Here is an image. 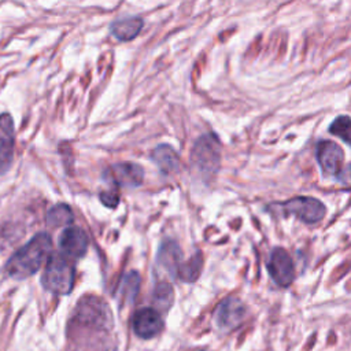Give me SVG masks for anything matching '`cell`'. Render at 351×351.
Instances as JSON below:
<instances>
[{"mask_svg": "<svg viewBox=\"0 0 351 351\" xmlns=\"http://www.w3.org/2000/svg\"><path fill=\"white\" fill-rule=\"evenodd\" d=\"M202 263H203L202 255L196 254L193 258H191L189 261L182 263V266L180 269V273H178V277L184 281H188V282L195 281L200 274Z\"/></svg>", "mask_w": 351, "mask_h": 351, "instance_id": "cell-18", "label": "cell"}, {"mask_svg": "<svg viewBox=\"0 0 351 351\" xmlns=\"http://www.w3.org/2000/svg\"><path fill=\"white\" fill-rule=\"evenodd\" d=\"M103 177L118 186L136 188L143 184L144 170L140 165L133 162H119L106 169Z\"/></svg>", "mask_w": 351, "mask_h": 351, "instance_id": "cell-5", "label": "cell"}, {"mask_svg": "<svg viewBox=\"0 0 351 351\" xmlns=\"http://www.w3.org/2000/svg\"><path fill=\"white\" fill-rule=\"evenodd\" d=\"M336 178H337L341 184L351 186V163H348L347 166H343L341 170L339 171V174L336 176Z\"/></svg>", "mask_w": 351, "mask_h": 351, "instance_id": "cell-20", "label": "cell"}, {"mask_svg": "<svg viewBox=\"0 0 351 351\" xmlns=\"http://www.w3.org/2000/svg\"><path fill=\"white\" fill-rule=\"evenodd\" d=\"M191 162L193 169L203 177L211 178L221 165V143L213 133L200 136L192 148Z\"/></svg>", "mask_w": 351, "mask_h": 351, "instance_id": "cell-2", "label": "cell"}, {"mask_svg": "<svg viewBox=\"0 0 351 351\" xmlns=\"http://www.w3.org/2000/svg\"><path fill=\"white\" fill-rule=\"evenodd\" d=\"M89 240L86 233L78 226H67L59 237L62 254L70 259H80L88 251Z\"/></svg>", "mask_w": 351, "mask_h": 351, "instance_id": "cell-8", "label": "cell"}, {"mask_svg": "<svg viewBox=\"0 0 351 351\" xmlns=\"http://www.w3.org/2000/svg\"><path fill=\"white\" fill-rule=\"evenodd\" d=\"M52 251V239L48 233L40 232L22 245L7 262V274L23 280L40 270Z\"/></svg>", "mask_w": 351, "mask_h": 351, "instance_id": "cell-1", "label": "cell"}, {"mask_svg": "<svg viewBox=\"0 0 351 351\" xmlns=\"http://www.w3.org/2000/svg\"><path fill=\"white\" fill-rule=\"evenodd\" d=\"M329 133L337 136L351 147V118L348 115H339L330 122Z\"/></svg>", "mask_w": 351, "mask_h": 351, "instance_id": "cell-17", "label": "cell"}, {"mask_svg": "<svg viewBox=\"0 0 351 351\" xmlns=\"http://www.w3.org/2000/svg\"><path fill=\"white\" fill-rule=\"evenodd\" d=\"M267 270L273 281L280 287H288L295 278V267L289 254L284 248H273L269 256Z\"/></svg>", "mask_w": 351, "mask_h": 351, "instance_id": "cell-6", "label": "cell"}, {"mask_svg": "<svg viewBox=\"0 0 351 351\" xmlns=\"http://www.w3.org/2000/svg\"><path fill=\"white\" fill-rule=\"evenodd\" d=\"M163 329V321L155 308L144 307L133 315V330L141 339H152Z\"/></svg>", "mask_w": 351, "mask_h": 351, "instance_id": "cell-11", "label": "cell"}, {"mask_svg": "<svg viewBox=\"0 0 351 351\" xmlns=\"http://www.w3.org/2000/svg\"><path fill=\"white\" fill-rule=\"evenodd\" d=\"M315 158L321 170L326 176H337L343 167L344 152L339 144L332 140H321L315 147Z\"/></svg>", "mask_w": 351, "mask_h": 351, "instance_id": "cell-7", "label": "cell"}, {"mask_svg": "<svg viewBox=\"0 0 351 351\" xmlns=\"http://www.w3.org/2000/svg\"><path fill=\"white\" fill-rule=\"evenodd\" d=\"M144 22L141 18L130 16V18L112 22L110 26V30H111V34L119 41H130L140 34Z\"/></svg>", "mask_w": 351, "mask_h": 351, "instance_id": "cell-14", "label": "cell"}, {"mask_svg": "<svg viewBox=\"0 0 351 351\" xmlns=\"http://www.w3.org/2000/svg\"><path fill=\"white\" fill-rule=\"evenodd\" d=\"M151 158L160 170V173L165 176H170L180 170V156L169 144H160L155 147V149L151 154Z\"/></svg>", "mask_w": 351, "mask_h": 351, "instance_id": "cell-13", "label": "cell"}, {"mask_svg": "<svg viewBox=\"0 0 351 351\" xmlns=\"http://www.w3.org/2000/svg\"><path fill=\"white\" fill-rule=\"evenodd\" d=\"M158 261L167 273L173 277H178L180 269L184 263L180 245L174 240H165L159 247Z\"/></svg>", "mask_w": 351, "mask_h": 351, "instance_id": "cell-12", "label": "cell"}, {"mask_svg": "<svg viewBox=\"0 0 351 351\" xmlns=\"http://www.w3.org/2000/svg\"><path fill=\"white\" fill-rule=\"evenodd\" d=\"M245 315V306L237 298H226L222 300L215 311V322L217 325L223 329L229 330L241 324Z\"/></svg>", "mask_w": 351, "mask_h": 351, "instance_id": "cell-10", "label": "cell"}, {"mask_svg": "<svg viewBox=\"0 0 351 351\" xmlns=\"http://www.w3.org/2000/svg\"><path fill=\"white\" fill-rule=\"evenodd\" d=\"M154 304L158 310L167 311L174 300V291L169 282H159L154 291Z\"/></svg>", "mask_w": 351, "mask_h": 351, "instance_id": "cell-16", "label": "cell"}, {"mask_svg": "<svg viewBox=\"0 0 351 351\" xmlns=\"http://www.w3.org/2000/svg\"><path fill=\"white\" fill-rule=\"evenodd\" d=\"M100 200L103 202L104 206L107 207H115L118 204V193L114 192V191H110V192H101L100 193Z\"/></svg>", "mask_w": 351, "mask_h": 351, "instance_id": "cell-19", "label": "cell"}, {"mask_svg": "<svg viewBox=\"0 0 351 351\" xmlns=\"http://www.w3.org/2000/svg\"><path fill=\"white\" fill-rule=\"evenodd\" d=\"M15 145L14 119L8 112L0 114V174L7 173L12 163Z\"/></svg>", "mask_w": 351, "mask_h": 351, "instance_id": "cell-9", "label": "cell"}, {"mask_svg": "<svg viewBox=\"0 0 351 351\" xmlns=\"http://www.w3.org/2000/svg\"><path fill=\"white\" fill-rule=\"evenodd\" d=\"M71 221H73V211L64 203L53 206L47 214V222L49 226H53V228L66 226L71 223Z\"/></svg>", "mask_w": 351, "mask_h": 351, "instance_id": "cell-15", "label": "cell"}, {"mask_svg": "<svg viewBox=\"0 0 351 351\" xmlns=\"http://www.w3.org/2000/svg\"><path fill=\"white\" fill-rule=\"evenodd\" d=\"M74 266L60 255L49 256L43 276V285L55 295H66L74 285Z\"/></svg>", "mask_w": 351, "mask_h": 351, "instance_id": "cell-3", "label": "cell"}, {"mask_svg": "<svg viewBox=\"0 0 351 351\" xmlns=\"http://www.w3.org/2000/svg\"><path fill=\"white\" fill-rule=\"evenodd\" d=\"M278 208L284 214H291L298 217L300 221L306 223H315L325 217L326 207L324 203L311 196H296L281 204Z\"/></svg>", "mask_w": 351, "mask_h": 351, "instance_id": "cell-4", "label": "cell"}]
</instances>
